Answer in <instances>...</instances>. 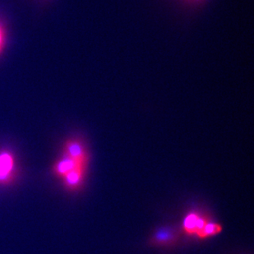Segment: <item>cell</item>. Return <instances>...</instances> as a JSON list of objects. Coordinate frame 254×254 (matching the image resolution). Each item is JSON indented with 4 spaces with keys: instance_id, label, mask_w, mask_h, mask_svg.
Masks as SVG:
<instances>
[{
    "instance_id": "6",
    "label": "cell",
    "mask_w": 254,
    "mask_h": 254,
    "mask_svg": "<svg viewBox=\"0 0 254 254\" xmlns=\"http://www.w3.org/2000/svg\"><path fill=\"white\" fill-rule=\"evenodd\" d=\"M15 160L8 151L0 152V170L5 172L14 173Z\"/></svg>"
},
{
    "instance_id": "8",
    "label": "cell",
    "mask_w": 254,
    "mask_h": 254,
    "mask_svg": "<svg viewBox=\"0 0 254 254\" xmlns=\"http://www.w3.org/2000/svg\"><path fill=\"white\" fill-rule=\"evenodd\" d=\"M15 173L5 172L0 170V185H9L13 181Z\"/></svg>"
},
{
    "instance_id": "1",
    "label": "cell",
    "mask_w": 254,
    "mask_h": 254,
    "mask_svg": "<svg viewBox=\"0 0 254 254\" xmlns=\"http://www.w3.org/2000/svg\"><path fill=\"white\" fill-rule=\"evenodd\" d=\"M64 154L81 165L86 166L88 162V156L84 144L79 140H67L64 144Z\"/></svg>"
},
{
    "instance_id": "4",
    "label": "cell",
    "mask_w": 254,
    "mask_h": 254,
    "mask_svg": "<svg viewBox=\"0 0 254 254\" xmlns=\"http://www.w3.org/2000/svg\"><path fill=\"white\" fill-rule=\"evenodd\" d=\"M86 167V166H78L77 168L71 170L68 174L63 178L65 186L68 190H77L82 185L84 180Z\"/></svg>"
},
{
    "instance_id": "5",
    "label": "cell",
    "mask_w": 254,
    "mask_h": 254,
    "mask_svg": "<svg viewBox=\"0 0 254 254\" xmlns=\"http://www.w3.org/2000/svg\"><path fill=\"white\" fill-rule=\"evenodd\" d=\"M175 232L170 229H161L156 231V234L152 237V242L156 245H170L175 240Z\"/></svg>"
},
{
    "instance_id": "2",
    "label": "cell",
    "mask_w": 254,
    "mask_h": 254,
    "mask_svg": "<svg viewBox=\"0 0 254 254\" xmlns=\"http://www.w3.org/2000/svg\"><path fill=\"white\" fill-rule=\"evenodd\" d=\"M208 221L198 214L190 213L183 221V230L188 235H197L206 226Z\"/></svg>"
},
{
    "instance_id": "9",
    "label": "cell",
    "mask_w": 254,
    "mask_h": 254,
    "mask_svg": "<svg viewBox=\"0 0 254 254\" xmlns=\"http://www.w3.org/2000/svg\"><path fill=\"white\" fill-rule=\"evenodd\" d=\"M5 41H6V33H5L4 27L0 22V55L2 53L4 49Z\"/></svg>"
},
{
    "instance_id": "7",
    "label": "cell",
    "mask_w": 254,
    "mask_h": 254,
    "mask_svg": "<svg viewBox=\"0 0 254 254\" xmlns=\"http://www.w3.org/2000/svg\"><path fill=\"white\" fill-rule=\"evenodd\" d=\"M221 230H222V226L221 225L207 222L206 226H204L203 229L197 233V235L201 239H205V238L211 237V236L217 235L219 233L221 232Z\"/></svg>"
},
{
    "instance_id": "3",
    "label": "cell",
    "mask_w": 254,
    "mask_h": 254,
    "mask_svg": "<svg viewBox=\"0 0 254 254\" xmlns=\"http://www.w3.org/2000/svg\"><path fill=\"white\" fill-rule=\"evenodd\" d=\"M78 166H86L77 163V161H75L74 160H72V159L64 154L63 156H61L56 161V163L54 164L53 167H52V172L57 177L64 178L71 170L77 168Z\"/></svg>"
}]
</instances>
